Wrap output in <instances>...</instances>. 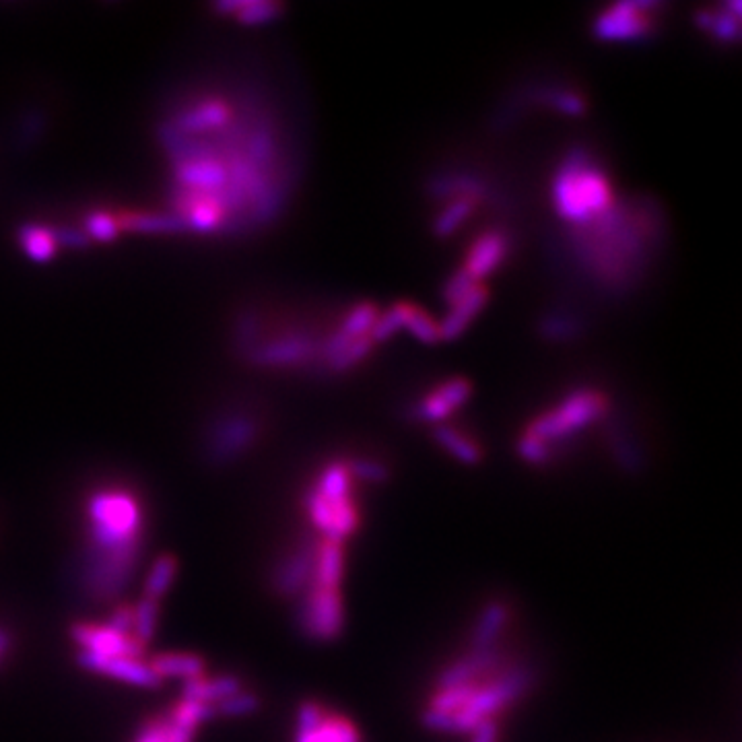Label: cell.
Wrapping results in <instances>:
<instances>
[{
    "mask_svg": "<svg viewBox=\"0 0 742 742\" xmlns=\"http://www.w3.org/2000/svg\"><path fill=\"white\" fill-rule=\"evenodd\" d=\"M79 662L87 670L108 674V677L126 681L130 685L149 687V689L161 685V681L155 677V672L149 668V664L137 658H108V656H99V654L83 650L79 654Z\"/></svg>",
    "mask_w": 742,
    "mask_h": 742,
    "instance_id": "ffe728a7",
    "label": "cell"
},
{
    "mask_svg": "<svg viewBox=\"0 0 742 742\" xmlns=\"http://www.w3.org/2000/svg\"><path fill=\"white\" fill-rule=\"evenodd\" d=\"M549 194L551 207L565 229L586 227L619 202L611 170L584 145H573L561 155Z\"/></svg>",
    "mask_w": 742,
    "mask_h": 742,
    "instance_id": "5b68a950",
    "label": "cell"
},
{
    "mask_svg": "<svg viewBox=\"0 0 742 742\" xmlns=\"http://www.w3.org/2000/svg\"><path fill=\"white\" fill-rule=\"evenodd\" d=\"M470 742H499V724H487L470 732Z\"/></svg>",
    "mask_w": 742,
    "mask_h": 742,
    "instance_id": "d590c367",
    "label": "cell"
},
{
    "mask_svg": "<svg viewBox=\"0 0 742 742\" xmlns=\"http://www.w3.org/2000/svg\"><path fill=\"white\" fill-rule=\"evenodd\" d=\"M483 207L485 202L466 196H456L444 202H437V211L431 219V233L437 240H450L475 219Z\"/></svg>",
    "mask_w": 742,
    "mask_h": 742,
    "instance_id": "7402d4cb",
    "label": "cell"
},
{
    "mask_svg": "<svg viewBox=\"0 0 742 742\" xmlns=\"http://www.w3.org/2000/svg\"><path fill=\"white\" fill-rule=\"evenodd\" d=\"M382 308L376 301L361 299L341 314L324 334L320 365L334 376H345L361 367L376 351L374 326Z\"/></svg>",
    "mask_w": 742,
    "mask_h": 742,
    "instance_id": "ba28073f",
    "label": "cell"
},
{
    "mask_svg": "<svg viewBox=\"0 0 742 742\" xmlns=\"http://www.w3.org/2000/svg\"><path fill=\"white\" fill-rule=\"evenodd\" d=\"M157 615H159V602L153 598L143 596L139 604L134 606V625H132V635L139 639L141 644H149V639L155 633L157 627Z\"/></svg>",
    "mask_w": 742,
    "mask_h": 742,
    "instance_id": "d6a6232c",
    "label": "cell"
},
{
    "mask_svg": "<svg viewBox=\"0 0 742 742\" xmlns=\"http://www.w3.org/2000/svg\"><path fill=\"white\" fill-rule=\"evenodd\" d=\"M695 25L699 31L707 33L710 40L718 46H732L740 40V5L722 3L705 7L695 13Z\"/></svg>",
    "mask_w": 742,
    "mask_h": 742,
    "instance_id": "44dd1931",
    "label": "cell"
},
{
    "mask_svg": "<svg viewBox=\"0 0 742 742\" xmlns=\"http://www.w3.org/2000/svg\"><path fill=\"white\" fill-rule=\"evenodd\" d=\"M258 435V423L248 415H231L221 421L209 442L211 458L217 462L231 460L254 444Z\"/></svg>",
    "mask_w": 742,
    "mask_h": 742,
    "instance_id": "d6986e66",
    "label": "cell"
},
{
    "mask_svg": "<svg viewBox=\"0 0 742 742\" xmlns=\"http://www.w3.org/2000/svg\"><path fill=\"white\" fill-rule=\"evenodd\" d=\"M664 215L654 198H619L617 205L580 229H565L569 254L606 293H627L644 281L662 238Z\"/></svg>",
    "mask_w": 742,
    "mask_h": 742,
    "instance_id": "3957f363",
    "label": "cell"
},
{
    "mask_svg": "<svg viewBox=\"0 0 742 742\" xmlns=\"http://www.w3.org/2000/svg\"><path fill=\"white\" fill-rule=\"evenodd\" d=\"M295 742H363V734L345 714L310 699L297 707Z\"/></svg>",
    "mask_w": 742,
    "mask_h": 742,
    "instance_id": "8fae6325",
    "label": "cell"
},
{
    "mask_svg": "<svg viewBox=\"0 0 742 742\" xmlns=\"http://www.w3.org/2000/svg\"><path fill=\"white\" fill-rule=\"evenodd\" d=\"M520 99L565 118H582L590 110L588 95L580 87L569 83L534 85Z\"/></svg>",
    "mask_w": 742,
    "mask_h": 742,
    "instance_id": "e0dca14e",
    "label": "cell"
},
{
    "mask_svg": "<svg viewBox=\"0 0 742 742\" xmlns=\"http://www.w3.org/2000/svg\"><path fill=\"white\" fill-rule=\"evenodd\" d=\"M491 299V291L485 283H477L462 297L446 303V316L440 322V339L442 343L458 341L460 336L479 320L487 303Z\"/></svg>",
    "mask_w": 742,
    "mask_h": 742,
    "instance_id": "2e32d148",
    "label": "cell"
},
{
    "mask_svg": "<svg viewBox=\"0 0 742 742\" xmlns=\"http://www.w3.org/2000/svg\"><path fill=\"white\" fill-rule=\"evenodd\" d=\"M584 324L576 312L567 310H553L547 312L541 322H538V332L549 343H571L576 341Z\"/></svg>",
    "mask_w": 742,
    "mask_h": 742,
    "instance_id": "83f0119b",
    "label": "cell"
},
{
    "mask_svg": "<svg viewBox=\"0 0 742 742\" xmlns=\"http://www.w3.org/2000/svg\"><path fill=\"white\" fill-rule=\"evenodd\" d=\"M398 332H409L415 341L423 345H440V322L415 301L400 299L390 306Z\"/></svg>",
    "mask_w": 742,
    "mask_h": 742,
    "instance_id": "603a6c76",
    "label": "cell"
},
{
    "mask_svg": "<svg viewBox=\"0 0 742 742\" xmlns=\"http://www.w3.org/2000/svg\"><path fill=\"white\" fill-rule=\"evenodd\" d=\"M9 648H11V637L5 629H0V662H3Z\"/></svg>",
    "mask_w": 742,
    "mask_h": 742,
    "instance_id": "8d00e7d4",
    "label": "cell"
},
{
    "mask_svg": "<svg viewBox=\"0 0 742 742\" xmlns=\"http://www.w3.org/2000/svg\"><path fill=\"white\" fill-rule=\"evenodd\" d=\"M71 637L85 650L108 658H137L143 660L145 644H141L134 635L120 633L110 625H93L77 623L71 629Z\"/></svg>",
    "mask_w": 742,
    "mask_h": 742,
    "instance_id": "5bb4252c",
    "label": "cell"
},
{
    "mask_svg": "<svg viewBox=\"0 0 742 742\" xmlns=\"http://www.w3.org/2000/svg\"><path fill=\"white\" fill-rule=\"evenodd\" d=\"M297 604V625L314 642H334L345 629L343 586L310 582Z\"/></svg>",
    "mask_w": 742,
    "mask_h": 742,
    "instance_id": "30bf717a",
    "label": "cell"
},
{
    "mask_svg": "<svg viewBox=\"0 0 742 742\" xmlns=\"http://www.w3.org/2000/svg\"><path fill=\"white\" fill-rule=\"evenodd\" d=\"M472 382L462 376H452L425 390L411 407V417L417 423L437 427L448 423L472 396Z\"/></svg>",
    "mask_w": 742,
    "mask_h": 742,
    "instance_id": "4fadbf2b",
    "label": "cell"
},
{
    "mask_svg": "<svg viewBox=\"0 0 742 742\" xmlns=\"http://www.w3.org/2000/svg\"><path fill=\"white\" fill-rule=\"evenodd\" d=\"M176 573H178V559L174 555H161L149 571L143 596L159 602V598L167 592V588L172 586Z\"/></svg>",
    "mask_w": 742,
    "mask_h": 742,
    "instance_id": "1f68e13d",
    "label": "cell"
},
{
    "mask_svg": "<svg viewBox=\"0 0 742 742\" xmlns=\"http://www.w3.org/2000/svg\"><path fill=\"white\" fill-rule=\"evenodd\" d=\"M433 442L460 464L475 466L483 460V446L475 435L450 423L433 427Z\"/></svg>",
    "mask_w": 742,
    "mask_h": 742,
    "instance_id": "d4e9b609",
    "label": "cell"
},
{
    "mask_svg": "<svg viewBox=\"0 0 742 742\" xmlns=\"http://www.w3.org/2000/svg\"><path fill=\"white\" fill-rule=\"evenodd\" d=\"M147 664L155 672V677L159 681L167 677L190 681V679L200 677V674H205V658L196 656V654H186V652L157 654V656H151Z\"/></svg>",
    "mask_w": 742,
    "mask_h": 742,
    "instance_id": "4316f807",
    "label": "cell"
},
{
    "mask_svg": "<svg viewBox=\"0 0 742 742\" xmlns=\"http://www.w3.org/2000/svg\"><path fill=\"white\" fill-rule=\"evenodd\" d=\"M514 248L512 231L503 225H491L481 229L470 240L462 256V271L477 283H485L499 268L510 260Z\"/></svg>",
    "mask_w": 742,
    "mask_h": 742,
    "instance_id": "7c38bea8",
    "label": "cell"
},
{
    "mask_svg": "<svg viewBox=\"0 0 742 742\" xmlns=\"http://www.w3.org/2000/svg\"><path fill=\"white\" fill-rule=\"evenodd\" d=\"M219 11H227L233 19H238L244 25H262L271 23L281 17L283 7L279 3H233V5H221Z\"/></svg>",
    "mask_w": 742,
    "mask_h": 742,
    "instance_id": "4dcf8cb0",
    "label": "cell"
},
{
    "mask_svg": "<svg viewBox=\"0 0 742 742\" xmlns=\"http://www.w3.org/2000/svg\"><path fill=\"white\" fill-rule=\"evenodd\" d=\"M427 194L435 205L456 196L475 198L487 205V202L493 200L495 196V188L477 170H470V167H448V170L435 172L427 180Z\"/></svg>",
    "mask_w": 742,
    "mask_h": 742,
    "instance_id": "9a60e30c",
    "label": "cell"
},
{
    "mask_svg": "<svg viewBox=\"0 0 742 742\" xmlns=\"http://www.w3.org/2000/svg\"><path fill=\"white\" fill-rule=\"evenodd\" d=\"M606 415H611V396L598 386L580 384L526 423L516 440V452L526 464L545 468Z\"/></svg>",
    "mask_w": 742,
    "mask_h": 742,
    "instance_id": "277c9868",
    "label": "cell"
},
{
    "mask_svg": "<svg viewBox=\"0 0 742 742\" xmlns=\"http://www.w3.org/2000/svg\"><path fill=\"white\" fill-rule=\"evenodd\" d=\"M512 625V609L508 602L493 600L481 611L475 629L470 635V648H495L501 646L503 633Z\"/></svg>",
    "mask_w": 742,
    "mask_h": 742,
    "instance_id": "cb8c5ba5",
    "label": "cell"
},
{
    "mask_svg": "<svg viewBox=\"0 0 742 742\" xmlns=\"http://www.w3.org/2000/svg\"><path fill=\"white\" fill-rule=\"evenodd\" d=\"M242 691V681L238 677H207V674H200L196 679H190L184 683L182 689V699L190 701H200V703H209L217 705L223 699L240 693Z\"/></svg>",
    "mask_w": 742,
    "mask_h": 742,
    "instance_id": "484cf974",
    "label": "cell"
},
{
    "mask_svg": "<svg viewBox=\"0 0 742 742\" xmlns=\"http://www.w3.org/2000/svg\"><path fill=\"white\" fill-rule=\"evenodd\" d=\"M194 734V728L178 724L170 714H161L141 728L134 742H194Z\"/></svg>",
    "mask_w": 742,
    "mask_h": 742,
    "instance_id": "f1b7e54d",
    "label": "cell"
},
{
    "mask_svg": "<svg viewBox=\"0 0 742 742\" xmlns=\"http://www.w3.org/2000/svg\"><path fill=\"white\" fill-rule=\"evenodd\" d=\"M89 547L85 557H139L143 543L141 505L126 489H99L87 499Z\"/></svg>",
    "mask_w": 742,
    "mask_h": 742,
    "instance_id": "8992f818",
    "label": "cell"
},
{
    "mask_svg": "<svg viewBox=\"0 0 742 742\" xmlns=\"http://www.w3.org/2000/svg\"><path fill=\"white\" fill-rule=\"evenodd\" d=\"M357 477L349 458L326 462L306 493V512L314 528L326 541L343 543L361 526V510L357 503Z\"/></svg>",
    "mask_w": 742,
    "mask_h": 742,
    "instance_id": "52a82bcc",
    "label": "cell"
},
{
    "mask_svg": "<svg viewBox=\"0 0 742 742\" xmlns=\"http://www.w3.org/2000/svg\"><path fill=\"white\" fill-rule=\"evenodd\" d=\"M110 627L118 629L120 633L132 635V625H134V606L132 604H120L116 606V611L112 615V621L108 623Z\"/></svg>",
    "mask_w": 742,
    "mask_h": 742,
    "instance_id": "e575fe53",
    "label": "cell"
},
{
    "mask_svg": "<svg viewBox=\"0 0 742 742\" xmlns=\"http://www.w3.org/2000/svg\"><path fill=\"white\" fill-rule=\"evenodd\" d=\"M170 163V215L180 229L248 231L281 215L291 190V163L279 122L262 106L207 91L163 120Z\"/></svg>",
    "mask_w": 742,
    "mask_h": 742,
    "instance_id": "6da1fadb",
    "label": "cell"
},
{
    "mask_svg": "<svg viewBox=\"0 0 742 742\" xmlns=\"http://www.w3.org/2000/svg\"><path fill=\"white\" fill-rule=\"evenodd\" d=\"M316 551H318V541H303L297 545L275 571V590L283 596H299L303 590H306L312 582L314 576V565H316Z\"/></svg>",
    "mask_w": 742,
    "mask_h": 742,
    "instance_id": "ac0fdd59",
    "label": "cell"
},
{
    "mask_svg": "<svg viewBox=\"0 0 742 742\" xmlns=\"http://www.w3.org/2000/svg\"><path fill=\"white\" fill-rule=\"evenodd\" d=\"M660 25V5L627 0L602 9L592 19V36L606 44H639L650 40Z\"/></svg>",
    "mask_w": 742,
    "mask_h": 742,
    "instance_id": "9c48e42d",
    "label": "cell"
},
{
    "mask_svg": "<svg viewBox=\"0 0 742 742\" xmlns=\"http://www.w3.org/2000/svg\"><path fill=\"white\" fill-rule=\"evenodd\" d=\"M532 668L501 646L468 648L435 679L423 705V724L440 734H470L499 724L501 716L530 691Z\"/></svg>",
    "mask_w": 742,
    "mask_h": 742,
    "instance_id": "7a4b0ae2",
    "label": "cell"
},
{
    "mask_svg": "<svg viewBox=\"0 0 742 742\" xmlns=\"http://www.w3.org/2000/svg\"><path fill=\"white\" fill-rule=\"evenodd\" d=\"M258 705H260L258 695L252 693V691H244L242 689L240 693H235V695L223 699L221 703H217L215 705V712L217 714H223V716L238 718V716H248V714L256 712Z\"/></svg>",
    "mask_w": 742,
    "mask_h": 742,
    "instance_id": "836d02e7",
    "label": "cell"
},
{
    "mask_svg": "<svg viewBox=\"0 0 742 742\" xmlns=\"http://www.w3.org/2000/svg\"><path fill=\"white\" fill-rule=\"evenodd\" d=\"M19 246L33 262H48L58 250V240L50 227L27 225L19 231Z\"/></svg>",
    "mask_w": 742,
    "mask_h": 742,
    "instance_id": "f546056e",
    "label": "cell"
}]
</instances>
